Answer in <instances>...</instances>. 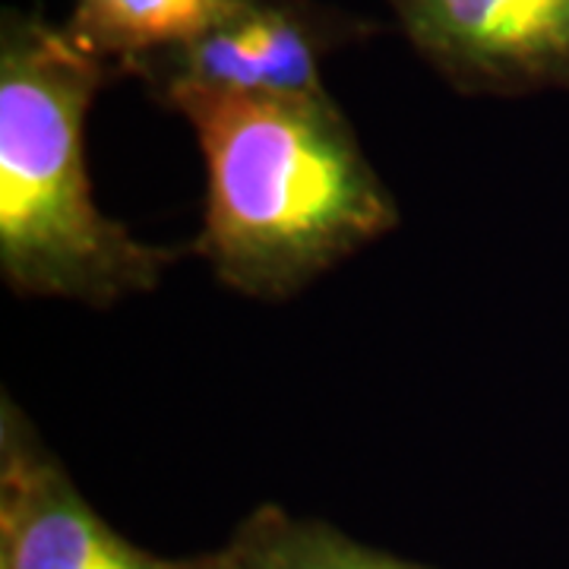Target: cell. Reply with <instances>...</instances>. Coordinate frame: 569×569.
<instances>
[{
  "label": "cell",
  "instance_id": "obj_4",
  "mask_svg": "<svg viewBox=\"0 0 569 569\" xmlns=\"http://www.w3.org/2000/svg\"><path fill=\"white\" fill-rule=\"evenodd\" d=\"M411 48L462 96L569 92V0H389Z\"/></svg>",
  "mask_w": 569,
  "mask_h": 569
},
{
  "label": "cell",
  "instance_id": "obj_8",
  "mask_svg": "<svg viewBox=\"0 0 569 569\" xmlns=\"http://www.w3.org/2000/svg\"><path fill=\"white\" fill-rule=\"evenodd\" d=\"M181 569H228L222 553H206L197 560H181Z\"/></svg>",
  "mask_w": 569,
  "mask_h": 569
},
{
  "label": "cell",
  "instance_id": "obj_2",
  "mask_svg": "<svg viewBox=\"0 0 569 569\" xmlns=\"http://www.w3.org/2000/svg\"><path fill=\"white\" fill-rule=\"evenodd\" d=\"M114 67L67 26H0V276L20 298L111 307L149 295L171 253L104 216L86 168V118Z\"/></svg>",
  "mask_w": 569,
  "mask_h": 569
},
{
  "label": "cell",
  "instance_id": "obj_5",
  "mask_svg": "<svg viewBox=\"0 0 569 569\" xmlns=\"http://www.w3.org/2000/svg\"><path fill=\"white\" fill-rule=\"evenodd\" d=\"M0 569H181L127 541L10 396L0 402Z\"/></svg>",
  "mask_w": 569,
  "mask_h": 569
},
{
  "label": "cell",
  "instance_id": "obj_3",
  "mask_svg": "<svg viewBox=\"0 0 569 569\" xmlns=\"http://www.w3.org/2000/svg\"><path fill=\"white\" fill-rule=\"evenodd\" d=\"M370 32L365 22L313 0H219L193 39L162 51L133 73L159 99L174 92H222L298 99L320 96L323 61Z\"/></svg>",
  "mask_w": 569,
  "mask_h": 569
},
{
  "label": "cell",
  "instance_id": "obj_7",
  "mask_svg": "<svg viewBox=\"0 0 569 569\" xmlns=\"http://www.w3.org/2000/svg\"><path fill=\"white\" fill-rule=\"evenodd\" d=\"M219 0H77L67 29L108 61L133 73L142 61L193 39Z\"/></svg>",
  "mask_w": 569,
  "mask_h": 569
},
{
  "label": "cell",
  "instance_id": "obj_6",
  "mask_svg": "<svg viewBox=\"0 0 569 569\" xmlns=\"http://www.w3.org/2000/svg\"><path fill=\"white\" fill-rule=\"evenodd\" d=\"M219 553L228 569H427L279 507L247 516Z\"/></svg>",
  "mask_w": 569,
  "mask_h": 569
},
{
  "label": "cell",
  "instance_id": "obj_1",
  "mask_svg": "<svg viewBox=\"0 0 569 569\" xmlns=\"http://www.w3.org/2000/svg\"><path fill=\"white\" fill-rule=\"evenodd\" d=\"M206 164L197 253L253 301H288L387 238L399 206L329 92L269 99L174 92Z\"/></svg>",
  "mask_w": 569,
  "mask_h": 569
}]
</instances>
